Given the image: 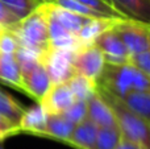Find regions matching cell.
Segmentation results:
<instances>
[{"label":"cell","mask_w":150,"mask_h":149,"mask_svg":"<svg viewBox=\"0 0 150 149\" xmlns=\"http://www.w3.org/2000/svg\"><path fill=\"white\" fill-rule=\"evenodd\" d=\"M96 92L100 98L109 106L115 115L117 127L121 131L124 139L133 143H137L145 149H150V133H149V120H145L140 115L132 111L121 98L115 95L109 90L101 86H96Z\"/></svg>","instance_id":"6da1fadb"},{"label":"cell","mask_w":150,"mask_h":149,"mask_svg":"<svg viewBox=\"0 0 150 149\" xmlns=\"http://www.w3.org/2000/svg\"><path fill=\"white\" fill-rule=\"evenodd\" d=\"M8 29L16 34L20 46L28 48L41 54L50 48L49 15L44 3Z\"/></svg>","instance_id":"7a4b0ae2"},{"label":"cell","mask_w":150,"mask_h":149,"mask_svg":"<svg viewBox=\"0 0 150 149\" xmlns=\"http://www.w3.org/2000/svg\"><path fill=\"white\" fill-rule=\"evenodd\" d=\"M150 77L130 66L129 63H104L103 71L96 83L121 98L128 91H150Z\"/></svg>","instance_id":"3957f363"},{"label":"cell","mask_w":150,"mask_h":149,"mask_svg":"<svg viewBox=\"0 0 150 149\" xmlns=\"http://www.w3.org/2000/svg\"><path fill=\"white\" fill-rule=\"evenodd\" d=\"M112 29L121 38L129 54L150 50V24L134 18H117Z\"/></svg>","instance_id":"277c9868"},{"label":"cell","mask_w":150,"mask_h":149,"mask_svg":"<svg viewBox=\"0 0 150 149\" xmlns=\"http://www.w3.org/2000/svg\"><path fill=\"white\" fill-rule=\"evenodd\" d=\"M73 53L71 50L49 48L41 54V63L46 69L53 83L67 82L75 74L73 67Z\"/></svg>","instance_id":"5b68a950"},{"label":"cell","mask_w":150,"mask_h":149,"mask_svg":"<svg viewBox=\"0 0 150 149\" xmlns=\"http://www.w3.org/2000/svg\"><path fill=\"white\" fill-rule=\"evenodd\" d=\"M104 55L95 45H86L79 48L73 53V67L76 74L87 77L92 81L98 82L101 71H103Z\"/></svg>","instance_id":"8992f818"},{"label":"cell","mask_w":150,"mask_h":149,"mask_svg":"<svg viewBox=\"0 0 150 149\" xmlns=\"http://www.w3.org/2000/svg\"><path fill=\"white\" fill-rule=\"evenodd\" d=\"M20 71L24 92H26L38 102L52 86V81L46 69L44 67L41 61H38L33 65L20 67Z\"/></svg>","instance_id":"52a82bcc"},{"label":"cell","mask_w":150,"mask_h":149,"mask_svg":"<svg viewBox=\"0 0 150 149\" xmlns=\"http://www.w3.org/2000/svg\"><path fill=\"white\" fill-rule=\"evenodd\" d=\"M75 100L76 99L71 92L69 84L66 82H62V83H53L37 103L44 108L47 115H58L67 110Z\"/></svg>","instance_id":"ba28073f"},{"label":"cell","mask_w":150,"mask_h":149,"mask_svg":"<svg viewBox=\"0 0 150 149\" xmlns=\"http://www.w3.org/2000/svg\"><path fill=\"white\" fill-rule=\"evenodd\" d=\"M92 44L103 53L105 62L117 63V65L128 63L129 53L122 44L121 38L112 29V26L99 34Z\"/></svg>","instance_id":"9c48e42d"},{"label":"cell","mask_w":150,"mask_h":149,"mask_svg":"<svg viewBox=\"0 0 150 149\" xmlns=\"http://www.w3.org/2000/svg\"><path fill=\"white\" fill-rule=\"evenodd\" d=\"M99 127L90 119H84L83 121L75 124L73 132L66 144L76 149H95L96 135Z\"/></svg>","instance_id":"30bf717a"},{"label":"cell","mask_w":150,"mask_h":149,"mask_svg":"<svg viewBox=\"0 0 150 149\" xmlns=\"http://www.w3.org/2000/svg\"><path fill=\"white\" fill-rule=\"evenodd\" d=\"M49 42H50V48H54V49H65L75 52L79 48H82L78 37L71 32H69L65 26H62L57 20H54L50 16H49Z\"/></svg>","instance_id":"8fae6325"},{"label":"cell","mask_w":150,"mask_h":149,"mask_svg":"<svg viewBox=\"0 0 150 149\" xmlns=\"http://www.w3.org/2000/svg\"><path fill=\"white\" fill-rule=\"evenodd\" d=\"M44 4L46 5L47 13H49L50 17L57 20L61 25L65 26L69 32H71L75 36L79 33V31L83 28V25H86L88 23V20L92 18V17H86V16L74 13L71 11H67L65 8L59 7V5L52 4V3H44Z\"/></svg>","instance_id":"7c38bea8"},{"label":"cell","mask_w":150,"mask_h":149,"mask_svg":"<svg viewBox=\"0 0 150 149\" xmlns=\"http://www.w3.org/2000/svg\"><path fill=\"white\" fill-rule=\"evenodd\" d=\"M87 119H90L98 127H107L116 124L112 110L101 99L98 92H95L87 99Z\"/></svg>","instance_id":"4fadbf2b"},{"label":"cell","mask_w":150,"mask_h":149,"mask_svg":"<svg viewBox=\"0 0 150 149\" xmlns=\"http://www.w3.org/2000/svg\"><path fill=\"white\" fill-rule=\"evenodd\" d=\"M47 118L49 115L45 112L44 108L38 103L36 106H32L30 108H25L20 123H18L20 132L41 136L45 129V126H46Z\"/></svg>","instance_id":"5bb4252c"},{"label":"cell","mask_w":150,"mask_h":149,"mask_svg":"<svg viewBox=\"0 0 150 149\" xmlns=\"http://www.w3.org/2000/svg\"><path fill=\"white\" fill-rule=\"evenodd\" d=\"M0 81L16 90H23L20 65L16 54H3L0 53Z\"/></svg>","instance_id":"9a60e30c"},{"label":"cell","mask_w":150,"mask_h":149,"mask_svg":"<svg viewBox=\"0 0 150 149\" xmlns=\"http://www.w3.org/2000/svg\"><path fill=\"white\" fill-rule=\"evenodd\" d=\"M75 124L69 121L62 114L58 115H49L45 129L42 132V137H49L53 140H58L62 143H67Z\"/></svg>","instance_id":"2e32d148"},{"label":"cell","mask_w":150,"mask_h":149,"mask_svg":"<svg viewBox=\"0 0 150 149\" xmlns=\"http://www.w3.org/2000/svg\"><path fill=\"white\" fill-rule=\"evenodd\" d=\"M128 18L150 24V0H109Z\"/></svg>","instance_id":"e0dca14e"},{"label":"cell","mask_w":150,"mask_h":149,"mask_svg":"<svg viewBox=\"0 0 150 149\" xmlns=\"http://www.w3.org/2000/svg\"><path fill=\"white\" fill-rule=\"evenodd\" d=\"M117 18H105V17H92L88 20V23L86 25H83V28L79 31V33L76 34L78 40H79L80 45L86 46V45H92V42L95 41V38L100 33H103L104 31L109 29L113 23Z\"/></svg>","instance_id":"ac0fdd59"},{"label":"cell","mask_w":150,"mask_h":149,"mask_svg":"<svg viewBox=\"0 0 150 149\" xmlns=\"http://www.w3.org/2000/svg\"><path fill=\"white\" fill-rule=\"evenodd\" d=\"M120 98V96H119ZM122 102L137 115L149 120L150 118V91L132 90L121 96Z\"/></svg>","instance_id":"d6986e66"},{"label":"cell","mask_w":150,"mask_h":149,"mask_svg":"<svg viewBox=\"0 0 150 149\" xmlns=\"http://www.w3.org/2000/svg\"><path fill=\"white\" fill-rule=\"evenodd\" d=\"M66 83L69 84V87H70L71 92H73L76 100H87L91 95H93L96 92V86H98V83L95 81L76 73Z\"/></svg>","instance_id":"ffe728a7"},{"label":"cell","mask_w":150,"mask_h":149,"mask_svg":"<svg viewBox=\"0 0 150 149\" xmlns=\"http://www.w3.org/2000/svg\"><path fill=\"white\" fill-rule=\"evenodd\" d=\"M122 135L117 124L107 127H99L96 135L95 149H116Z\"/></svg>","instance_id":"44dd1931"},{"label":"cell","mask_w":150,"mask_h":149,"mask_svg":"<svg viewBox=\"0 0 150 149\" xmlns=\"http://www.w3.org/2000/svg\"><path fill=\"white\" fill-rule=\"evenodd\" d=\"M24 111H25V108L17 100L13 99L11 95H8L3 90H0V115H3L8 120L13 121L18 126Z\"/></svg>","instance_id":"7402d4cb"},{"label":"cell","mask_w":150,"mask_h":149,"mask_svg":"<svg viewBox=\"0 0 150 149\" xmlns=\"http://www.w3.org/2000/svg\"><path fill=\"white\" fill-rule=\"evenodd\" d=\"M80 4L88 7L90 9L95 11V12L100 13L103 17L108 18H128L127 16H124L115 5H112L111 3H108L107 0H76Z\"/></svg>","instance_id":"603a6c76"},{"label":"cell","mask_w":150,"mask_h":149,"mask_svg":"<svg viewBox=\"0 0 150 149\" xmlns=\"http://www.w3.org/2000/svg\"><path fill=\"white\" fill-rule=\"evenodd\" d=\"M0 1L7 5L18 20L28 16L38 5L42 4L41 0H0Z\"/></svg>","instance_id":"cb8c5ba5"},{"label":"cell","mask_w":150,"mask_h":149,"mask_svg":"<svg viewBox=\"0 0 150 149\" xmlns=\"http://www.w3.org/2000/svg\"><path fill=\"white\" fill-rule=\"evenodd\" d=\"M20 42L16 34L8 28H0V53L3 54H16Z\"/></svg>","instance_id":"d4e9b609"},{"label":"cell","mask_w":150,"mask_h":149,"mask_svg":"<svg viewBox=\"0 0 150 149\" xmlns=\"http://www.w3.org/2000/svg\"><path fill=\"white\" fill-rule=\"evenodd\" d=\"M62 115L73 124L83 121L87 119V100H75L67 110L63 111Z\"/></svg>","instance_id":"484cf974"},{"label":"cell","mask_w":150,"mask_h":149,"mask_svg":"<svg viewBox=\"0 0 150 149\" xmlns=\"http://www.w3.org/2000/svg\"><path fill=\"white\" fill-rule=\"evenodd\" d=\"M128 63L150 77V50H142L134 54H129Z\"/></svg>","instance_id":"4316f807"},{"label":"cell","mask_w":150,"mask_h":149,"mask_svg":"<svg viewBox=\"0 0 150 149\" xmlns=\"http://www.w3.org/2000/svg\"><path fill=\"white\" fill-rule=\"evenodd\" d=\"M18 133H21L20 127L17 124H15L13 121L8 120L3 115H0V143L7 140L8 137L15 136V135H18Z\"/></svg>","instance_id":"83f0119b"},{"label":"cell","mask_w":150,"mask_h":149,"mask_svg":"<svg viewBox=\"0 0 150 149\" xmlns=\"http://www.w3.org/2000/svg\"><path fill=\"white\" fill-rule=\"evenodd\" d=\"M18 21V18L13 15V12L0 1V26L1 28H11Z\"/></svg>","instance_id":"f1b7e54d"},{"label":"cell","mask_w":150,"mask_h":149,"mask_svg":"<svg viewBox=\"0 0 150 149\" xmlns=\"http://www.w3.org/2000/svg\"><path fill=\"white\" fill-rule=\"evenodd\" d=\"M116 149H145V148L138 145L137 143H133V141H130V140L121 137V140H120V143L116 147Z\"/></svg>","instance_id":"f546056e"},{"label":"cell","mask_w":150,"mask_h":149,"mask_svg":"<svg viewBox=\"0 0 150 149\" xmlns=\"http://www.w3.org/2000/svg\"><path fill=\"white\" fill-rule=\"evenodd\" d=\"M0 149H4V148H3V145H1V143H0Z\"/></svg>","instance_id":"4dcf8cb0"}]
</instances>
